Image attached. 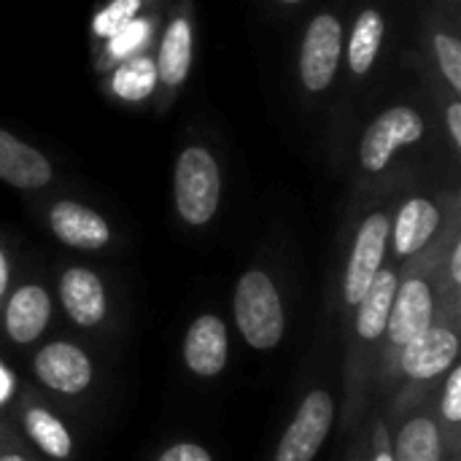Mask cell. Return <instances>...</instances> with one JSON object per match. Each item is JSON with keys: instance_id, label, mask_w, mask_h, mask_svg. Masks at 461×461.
Here are the masks:
<instances>
[{"instance_id": "obj_1", "label": "cell", "mask_w": 461, "mask_h": 461, "mask_svg": "<svg viewBox=\"0 0 461 461\" xmlns=\"http://www.w3.org/2000/svg\"><path fill=\"white\" fill-rule=\"evenodd\" d=\"M173 197L178 216L192 224H208L221 200V173L216 157L205 146H186L173 170Z\"/></svg>"}, {"instance_id": "obj_2", "label": "cell", "mask_w": 461, "mask_h": 461, "mask_svg": "<svg viewBox=\"0 0 461 461\" xmlns=\"http://www.w3.org/2000/svg\"><path fill=\"white\" fill-rule=\"evenodd\" d=\"M235 321L249 346L270 351L284 338V308L276 284L262 270L240 276L235 289Z\"/></svg>"}, {"instance_id": "obj_3", "label": "cell", "mask_w": 461, "mask_h": 461, "mask_svg": "<svg viewBox=\"0 0 461 461\" xmlns=\"http://www.w3.org/2000/svg\"><path fill=\"white\" fill-rule=\"evenodd\" d=\"M343 43L346 30L335 11H321L308 22L297 59L300 81L308 95H324L332 89L343 62Z\"/></svg>"}, {"instance_id": "obj_4", "label": "cell", "mask_w": 461, "mask_h": 461, "mask_svg": "<svg viewBox=\"0 0 461 461\" xmlns=\"http://www.w3.org/2000/svg\"><path fill=\"white\" fill-rule=\"evenodd\" d=\"M427 122L424 113L408 103H394L381 111L362 135L359 162L367 173H381L405 146H413L424 138Z\"/></svg>"}, {"instance_id": "obj_5", "label": "cell", "mask_w": 461, "mask_h": 461, "mask_svg": "<svg viewBox=\"0 0 461 461\" xmlns=\"http://www.w3.org/2000/svg\"><path fill=\"white\" fill-rule=\"evenodd\" d=\"M335 419V405L327 392H311L289 429L278 443L276 461H313L321 451Z\"/></svg>"}, {"instance_id": "obj_6", "label": "cell", "mask_w": 461, "mask_h": 461, "mask_svg": "<svg viewBox=\"0 0 461 461\" xmlns=\"http://www.w3.org/2000/svg\"><path fill=\"white\" fill-rule=\"evenodd\" d=\"M389 230H392V221L386 213H373L359 227L354 251L348 259V270H346V303H351V305L359 303L362 294L367 292V286L373 284L375 273L381 270Z\"/></svg>"}, {"instance_id": "obj_7", "label": "cell", "mask_w": 461, "mask_h": 461, "mask_svg": "<svg viewBox=\"0 0 461 461\" xmlns=\"http://www.w3.org/2000/svg\"><path fill=\"white\" fill-rule=\"evenodd\" d=\"M427 330H432V292L427 281L411 278L394 294L386 332L394 346H408Z\"/></svg>"}, {"instance_id": "obj_8", "label": "cell", "mask_w": 461, "mask_h": 461, "mask_svg": "<svg viewBox=\"0 0 461 461\" xmlns=\"http://www.w3.org/2000/svg\"><path fill=\"white\" fill-rule=\"evenodd\" d=\"M35 375L54 392L78 394L92 384V365L73 343H51L35 357Z\"/></svg>"}, {"instance_id": "obj_9", "label": "cell", "mask_w": 461, "mask_h": 461, "mask_svg": "<svg viewBox=\"0 0 461 461\" xmlns=\"http://www.w3.org/2000/svg\"><path fill=\"white\" fill-rule=\"evenodd\" d=\"M386 41V16L381 8L367 5L357 14L351 32L343 43V59L348 65L351 78H367L378 65L381 49Z\"/></svg>"}, {"instance_id": "obj_10", "label": "cell", "mask_w": 461, "mask_h": 461, "mask_svg": "<svg viewBox=\"0 0 461 461\" xmlns=\"http://www.w3.org/2000/svg\"><path fill=\"white\" fill-rule=\"evenodd\" d=\"M49 224L51 232L73 249H103L111 240L108 221L97 211L73 200L54 203L49 211Z\"/></svg>"}, {"instance_id": "obj_11", "label": "cell", "mask_w": 461, "mask_h": 461, "mask_svg": "<svg viewBox=\"0 0 461 461\" xmlns=\"http://www.w3.org/2000/svg\"><path fill=\"white\" fill-rule=\"evenodd\" d=\"M54 170L51 162L32 149L30 143L19 140L8 130L0 127V181L16 189H41L51 181Z\"/></svg>"}, {"instance_id": "obj_12", "label": "cell", "mask_w": 461, "mask_h": 461, "mask_svg": "<svg viewBox=\"0 0 461 461\" xmlns=\"http://www.w3.org/2000/svg\"><path fill=\"white\" fill-rule=\"evenodd\" d=\"M227 327L219 316H200L186 332L184 359L194 375H219L227 365Z\"/></svg>"}, {"instance_id": "obj_13", "label": "cell", "mask_w": 461, "mask_h": 461, "mask_svg": "<svg viewBox=\"0 0 461 461\" xmlns=\"http://www.w3.org/2000/svg\"><path fill=\"white\" fill-rule=\"evenodd\" d=\"M459 357V338L451 330H427L408 346H402V370L416 378L427 381L446 373Z\"/></svg>"}, {"instance_id": "obj_14", "label": "cell", "mask_w": 461, "mask_h": 461, "mask_svg": "<svg viewBox=\"0 0 461 461\" xmlns=\"http://www.w3.org/2000/svg\"><path fill=\"white\" fill-rule=\"evenodd\" d=\"M192 59H194L192 22H189V16L178 14L167 22L162 41H159V57L154 62L157 84H162L167 89H178L192 70Z\"/></svg>"}, {"instance_id": "obj_15", "label": "cell", "mask_w": 461, "mask_h": 461, "mask_svg": "<svg viewBox=\"0 0 461 461\" xmlns=\"http://www.w3.org/2000/svg\"><path fill=\"white\" fill-rule=\"evenodd\" d=\"M59 297L68 316L78 327H97L105 319V289L100 278L86 267L65 270L59 281Z\"/></svg>"}, {"instance_id": "obj_16", "label": "cell", "mask_w": 461, "mask_h": 461, "mask_svg": "<svg viewBox=\"0 0 461 461\" xmlns=\"http://www.w3.org/2000/svg\"><path fill=\"white\" fill-rule=\"evenodd\" d=\"M51 303L46 289L41 286H22L8 300L5 311V332L14 343H32L49 324Z\"/></svg>"}, {"instance_id": "obj_17", "label": "cell", "mask_w": 461, "mask_h": 461, "mask_svg": "<svg viewBox=\"0 0 461 461\" xmlns=\"http://www.w3.org/2000/svg\"><path fill=\"white\" fill-rule=\"evenodd\" d=\"M440 224V211L432 200L427 197H413L408 200L400 213H397V221L392 224V238H394V251L400 257H411L416 251H421L429 238L435 235Z\"/></svg>"}, {"instance_id": "obj_18", "label": "cell", "mask_w": 461, "mask_h": 461, "mask_svg": "<svg viewBox=\"0 0 461 461\" xmlns=\"http://www.w3.org/2000/svg\"><path fill=\"white\" fill-rule=\"evenodd\" d=\"M394 294H397V276L392 270H378L373 284L367 286V292L359 300L357 330L365 340H378L386 332Z\"/></svg>"}, {"instance_id": "obj_19", "label": "cell", "mask_w": 461, "mask_h": 461, "mask_svg": "<svg viewBox=\"0 0 461 461\" xmlns=\"http://www.w3.org/2000/svg\"><path fill=\"white\" fill-rule=\"evenodd\" d=\"M24 429L27 435L35 440V446L51 456V459H68L70 451H73V440H70V432L65 429V424L59 419H54L49 411L43 408H32L27 411L24 416Z\"/></svg>"}, {"instance_id": "obj_20", "label": "cell", "mask_w": 461, "mask_h": 461, "mask_svg": "<svg viewBox=\"0 0 461 461\" xmlns=\"http://www.w3.org/2000/svg\"><path fill=\"white\" fill-rule=\"evenodd\" d=\"M394 461H440V432L429 419H413L397 438Z\"/></svg>"}, {"instance_id": "obj_21", "label": "cell", "mask_w": 461, "mask_h": 461, "mask_svg": "<svg viewBox=\"0 0 461 461\" xmlns=\"http://www.w3.org/2000/svg\"><path fill=\"white\" fill-rule=\"evenodd\" d=\"M111 86L127 103L146 100L157 86V68L149 57H130L116 68Z\"/></svg>"}, {"instance_id": "obj_22", "label": "cell", "mask_w": 461, "mask_h": 461, "mask_svg": "<svg viewBox=\"0 0 461 461\" xmlns=\"http://www.w3.org/2000/svg\"><path fill=\"white\" fill-rule=\"evenodd\" d=\"M435 59L440 68V76L448 81L451 89H461V43L456 35L451 32H435L432 41Z\"/></svg>"}, {"instance_id": "obj_23", "label": "cell", "mask_w": 461, "mask_h": 461, "mask_svg": "<svg viewBox=\"0 0 461 461\" xmlns=\"http://www.w3.org/2000/svg\"><path fill=\"white\" fill-rule=\"evenodd\" d=\"M140 14V0H113L108 3L92 22V30L100 35V38H111L113 32H119L124 24H130L132 19H138Z\"/></svg>"}, {"instance_id": "obj_24", "label": "cell", "mask_w": 461, "mask_h": 461, "mask_svg": "<svg viewBox=\"0 0 461 461\" xmlns=\"http://www.w3.org/2000/svg\"><path fill=\"white\" fill-rule=\"evenodd\" d=\"M146 38H149V22L132 19L130 24H124L119 32H113L108 38V57L116 62H124V59L135 57V49L143 46Z\"/></svg>"}, {"instance_id": "obj_25", "label": "cell", "mask_w": 461, "mask_h": 461, "mask_svg": "<svg viewBox=\"0 0 461 461\" xmlns=\"http://www.w3.org/2000/svg\"><path fill=\"white\" fill-rule=\"evenodd\" d=\"M443 416L456 424L461 421V370H454L446 384V397H443Z\"/></svg>"}, {"instance_id": "obj_26", "label": "cell", "mask_w": 461, "mask_h": 461, "mask_svg": "<svg viewBox=\"0 0 461 461\" xmlns=\"http://www.w3.org/2000/svg\"><path fill=\"white\" fill-rule=\"evenodd\" d=\"M159 461H213L211 454L203 448V446H194V443H178V446H170Z\"/></svg>"}, {"instance_id": "obj_27", "label": "cell", "mask_w": 461, "mask_h": 461, "mask_svg": "<svg viewBox=\"0 0 461 461\" xmlns=\"http://www.w3.org/2000/svg\"><path fill=\"white\" fill-rule=\"evenodd\" d=\"M446 127H448V135L454 140V146L461 149V103L459 100H451L448 108H446Z\"/></svg>"}, {"instance_id": "obj_28", "label": "cell", "mask_w": 461, "mask_h": 461, "mask_svg": "<svg viewBox=\"0 0 461 461\" xmlns=\"http://www.w3.org/2000/svg\"><path fill=\"white\" fill-rule=\"evenodd\" d=\"M451 278L454 284H461V246H456L451 254Z\"/></svg>"}, {"instance_id": "obj_29", "label": "cell", "mask_w": 461, "mask_h": 461, "mask_svg": "<svg viewBox=\"0 0 461 461\" xmlns=\"http://www.w3.org/2000/svg\"><path fill=\"white\" fill-rule=\"evenodd\" d=\"M5 286H8V262L0 251V297L5 294Z\"/></svg>"}, {"instance_id": "obj_30", "label": "cell", "mask_w": 461, "mask_h": 461, "mask_svg": "<svg viewBox=\"0 0 461 461\" xmlns=\"http://www.w3.org/2000/svg\"><path fill=\"white\" fill-rule=\"evenodd\" d=\"M0 461H27L24 456H16V454H11V456H3Z\"/></svg>"}, {"instance_id": "obj_31", "label": "cell", "mask_w": 461, "mask_h": 461, "mask_svg": "<svg viewBox=\"0 0 461 461\" xmlns=\"http://www.w3.org/2000/svg\"><path fill=\"white\" fill-rule=\"evenodd\" d=\"M375 461H394V459H392V456H389L386 451H381V454H378V459H375Z\"/></svg>"}, {"instance_id": "obj_32", "label": "cell", "mask_w": 461, "mask_h": 461, "mask_svg": "<svg viewBox=\"0 0 461 461\" xmlns=\"http://www.w3.org/2000/svg\"><path fill=\"white\" fill-rule=\"evenodd\" d=\"M281 5H297V3H303V0H278Z\"/></svg>"}]
</instances>
